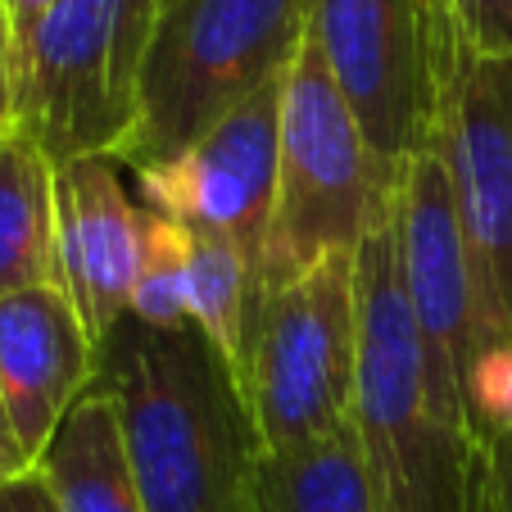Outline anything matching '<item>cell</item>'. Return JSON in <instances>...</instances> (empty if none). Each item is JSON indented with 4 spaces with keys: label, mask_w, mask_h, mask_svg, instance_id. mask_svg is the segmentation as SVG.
Returning <instances> with one entry per match:
<instances>
[{
    "label": "cell",
    "mask_w": 512,
    "mask_h": 512,
    "mask_svg": "<svg viewBox=\"0 0 512 512\" xmlns=\"http://www.w3.org/2000/svg\"><path fill=\"white\" fill-rule=\"evenodd\" d=\"M96 386L118 408L145 512H259V431L200 327L123 318L96 349Z\"/></svg>",
    "instance_id": "6da1fadb"
},
{
    "label": "cell",
    "mask_w": 512,
    "mask_h": 512,
    "mask_svg": "<svg viewBox=\"0 0 512 512\" xmlns=\"http://www.w3.org/2000/svg\"><path fill=\"white\" fill-rule=\"evenodd\" d=\"M354 304L358 358L349 422L377 512H467L476 440L440 404L431 354L404 290L390 209L354 250Z\"/></svg>",
    "instance_id": "7a4b0ae2"
},
{
    "label": "cell",
    "mask_w": 512,
    "mask_h": 512,
    "mask_svg": "<svg viewBox=\"0 0 512 512\" xmlns=\"http://www.w3.org/2000/svg\"><path fill=\"white\" fill-rule=\"evenodd\" d=\"M309 0H159L141 64V114L123 145L132 173L173 164L218 118L286 78Z\"/></svg>",
    "instance_id": "3957f363"
},
{
    "label": "cell",
    "mask_w": 512,
    "mask_h": 512,
    "mask_svg": "<svg viewBox=\"0 0 512 512\" xmlns=\"http://www.w3.org/2000/svg\"><path fill=\"white\" fill-rule=\"evenodd\" d=\"M390 191L386 168L309 32L281 78L277 204L263 250V290L309 272L327 254L358 250L386 223Z\"/></svg>",
    "instance_id": "277c9868"
},
{
    "label": "cell",
    "mask_w": 512,
    "mask_h": 512,
    "mask_svg": "<svg viewBox=\"0 0 512 512\" xmlns=\"http://www.w3.org/2000/svg\"><path fill=\"white\" fill-rule=\"evenodd\" d=\"M159 0H55L19 32V136L50 164L118 159L141 114Z\"/></svg>",
    "instance_id": "5b68a950"
},
{
    "label": "cell",
    "mask_w": 512,
    "mask_h": 512,
    "mask_svg": "<svg viewBox=\"0 0 512 512\" xmlns=\"http://www.w3.org/2000/svg\"><path fill=\"white\" fill-rule=\"evenodd\" d=\"M435 82V150L454 186L485 354L512 345V50L472 46L435 10Z\"/></svg>",
    "instance_id": "8992f818"
},
{
    "label": "cell",
    "mask_w": 512,
    "mask_h": 512,
    "mask_svg": "<svg viewBox=\"0 0 512 512\" xmlns=\"http://www.w3.org/2000/svg\"><path fill=\"white\" fill-rule=\"evenodd\" d=\"M358 358L354 250L263 290L241 395L263 454L313 445L349 426Z\"/></svg>",
    "instance_id": "52a82bcc"
},
{
    "label": "cell",
    "mask_w": 512,
    "mask_h": 512,
    "mask_svg": "<svg viewBox=\"0 0 512 512\" xmlns=\"http://www.w3.org/2000/svg\"><path fill=\"white\" fill-rule=\"evenodd\" d=\"M309 32L395 186L408 159L435 145L440 82L431 0H309Z\"/></svg>",
    "instance_id": "ba28073f"
},
{
    "label": "cell",
    "mask_w": 512,
    "mask_h": 512,
    "mask_svg": "<svg viewBox=\"0 0 512 512\" xmlns=\"http://www.w3.org/2000/svg\"><path fill=\"white\" fill-rule=\"evenodd\" d=\"M390 227H395L408 304L431 354L440 404L458 426L472 431L467 386L481 358V322H476V286L454 209V186L435 145L408 159L399 173L390 191Z\"/></svg>",
    "instance_id": "9c48e42d"
},
{
    "label": "cell",
    "mask_w": 512,
    "mask_h": 512,
    "mask_svg": "<svg viewBox=\"0 0 512 512\" xmlns=\"http://www.w3.org/2000/svg\"><path fill=\"white\" fill-rule=\"evenodd\" d=\"M277 141L281 82H272L227 118H218L173 164L136 173L141 204L186 223L191 232L236 241L263 272L272 204H277Z\"/></svg>",
    "instance_id": "30bf717a"
},
{
    "label": "cell",
    "mask_w": 512,
    "mask_h": 512,
    "mask_svg": "<svg viewBox=\"0 0 512 512\" xmlns=\"http://www.w3.org/2000/svg\"><path fill=\"white\" fill-rule=\"evenodd\" d=\"M55 218L59 286L100 349V340L132 309L145 250V209L123 191L114 159L96 155L55 164Z\"/></svg>",
    "instance_id": "8fae6325"
},
{
    "label": "cell",
    "mask_w": 512,
    "mask_h": 512,
    "mask_svg": "<svg viewBox=\"0 0 512 512\" xmlns=\"http://www.w3.org/2000/svg\"><path fill=\"white\" fill-rule=\"evenodd\" d=\"M91 381L96 340L59 281L0 300V399L32 467Z\"/></svg>",
    "instance_id": "7c38bea8"
},
{
    "label": "cell",
    "mask_w": 512,
    "mask_h": 512,
    "mask_svg": "<svg viewBox=\"0 0 512 512\" xmlns=\"http://www.w3.org/2000/svg\"><path fill=\"white\" fill-rule=\"evenodd\" d=\"M32 476L50 494L55 512H145L118 408L96 381L55 426Z\"/></svg>",
    "instance_id": "4fadbf2b"
},
{
    "label": "cell",
    "mask_w": 512,
    "mask_h": 512,
    "mask_svg": "<svg viewBox=\"0 0 512 512\" xmlns=\"http://www.w3.org/2000/svg\"><path fill=\"white\" fill-rule=\"evenodd\" d=\"M59 281L55 164L28 136L0 141V300Z\"/></svg>",
    "instance_id": "5bb4252c"
},
{
    "label": "cell",
    "mask_w": 512,
    "mask_h": 512,
    "mask_svg": "<svg viewBox=\"0 0 512 512\" xmlns=\"http://www.w3.org/2000/svg\"><path fill=\"white\" fill-rule=\"evenodd\" d=\"M254 508L259 512H377L354 422L313 440V445L286 449V454H263L259 481H254Z\"/></svg>",
    "instance_id": "9a60e30c"
},
{
    "label": "cell",
    "mask_w": 512,
    "mask_h": 512,
    "mask_svg": "<svg viewBox=\"0 0 512 512\" xmlns=\"http://www.w3.org/2000/svg\"><path fill=\"white\" fill-rule=\"evenodd\" d=\"M186 304L191 322L204 331L223 363L232 368L241 386L245 358H250V336L263 304V272L250 254L227 236L191 232V272H186Z\"/></svg>",
    "instance_id": "2e32d148"
},
{
    "label": "cell",
    "mask_w": 512,
    "mask_h": 512,
    "mask_svg": "<svg viewBox=\"0 0 512 512\" xmlns=\"http://www.w3.org/2000/svg\"><path fill=\"white\" fill-rule=\"evenodd\" d=\"M186 272H191V227L145 209V250H141V272H136L127 318L145 322L150 331L195 327L191 304H186Z\"/></svg>",
    "instance_id": "e0dca14e"
},
{
    "label": "cell",
    "mask_w": 512,
    "mask_h": 512,
    "mask_svg": "<svg viewBox=\"0 0 512 512\" xmlns=\"http://www.w3.org/2000/svg\"><path fill=\"white\" fill-rule=\"evenodd\" d=\"M472 46L512 50V0H431Z\"/></svg>",
    "instance_id": "ac0fdd59"
},
{
    "label": "cell",
    "mask_w": 512,
    "mask_h": 512,
    "mask_svg": "<svg viewBox=\"0 0 512 512\" xmlns=\"http://www.w3.org/2000/svg\"><path fill=\"white\" fill-rule=\"evenodd\" d=\"M19 136V32L10 0H0V141Z\"/></svg>",
    "instance_id": "d6986e66"
},
{
    "label": "cell",
    "mask_w": 512,
    "mask_h": 512,
    "mask_svg": "<svg viewBox=\"0 0 512 512\" xmlns=\"http://www.w3.org/2000/svg\"><path fill=\"white\" fill-rule=\"evenodd\" d=\"M472 440L481 445V454H485L494 494H499V508L512 512V431H476Z\"/></svg>",
    "instance_id": "ffe728a7"
},
{
    "label": "cell",
    "mask_w": 512,
    "mask_h": 512,
    "mask_svg": "<svg viewBox=\"0 0 512 512\" xmlns=\"http://www.w3.org/2000/svg\"><path fill=\"white\" fill-rule=\"evenodd\" d=\"M23 476H32V463L28 454H23L19 435H14L10 426V413H5V399H0V490L14 481H23Z\"/></svg>",
    "instance_id": "44dd1931"
},
{
    "label": "cell",
    "mask_w": 512,
    "mask_h": 512,
    "mask_svg": "<svg viewBox=\"0 0 512 512\" xmlns=\"http://www.w3.org/2000/svg\"><path fill=\"white\" fill-rule=\"evenodd\" d=\"M0 512H55V503H50V494L41 490L37 476H23V481L0 490Z\"/></svg>",
    "instance_id": "7402d4cb"
},
{
    "label": "cell",
    "mask_w": 512,
    "mask_h": 512,
    "mask_svg": "<svg viewBox=\"0 0 512 512\" xmlns=\"http://www.w3.org/2000/svg\"><path fill=\"white\" fill-rule=\"evenodd\" d=\"M467 512H503L499 508V494H494V481H490V467H485L481 445H476V467H472V494H467Z\"/></svg>",
    "instance_id": "603a6c76"
},
{
    "label": "cell",
    "mask_w": 512,
    "mask_h": 512,
    "mask_svg": "<svg viewBox=\"0 0 512 512\" xmlns=\"http://www.w3.org/2000/svg\"><path fill=\"white\" fill-rule=\"evenodd\" d=\"M55 0H10V14H14V32H28L41 14L50 10Z\"/></svg>",
    "instance_id": "cb8c5ba5"
}]
</instances>
